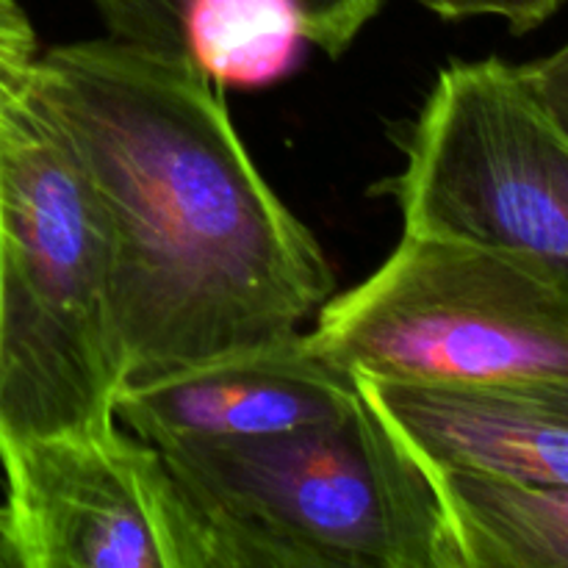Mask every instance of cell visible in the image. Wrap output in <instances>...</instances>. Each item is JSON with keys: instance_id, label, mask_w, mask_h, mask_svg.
I'll use <instances>...</instances> for the list:
<instances>
[{"instance_id": "6da1fadb", "label": "cell", "mask_w": 568, "mask_h": 568, "mask_svg": "<svg viewBox=\"0 0 568 568\" xmlns=\"http://www.w3.org/2000/svg\"><path fill=\"white\" fill-rule=\"evenodd\" d=\"M33 81L105 211L125 386L297 333L333 297L325 253L189 53L72 42Z\"/></svg>"}, {"instance_id": "7a4b0ae2", "label": "cell", "mask_w": 568, "mask_h": 568, "mask_svg": "<svg viewBox=\"0 0 568 568\" xmlns=\"http://www.w3.org/2000/svg\"><path fill=\"white\" fill-rule=\"evenodd\" d=\"M122 388L109 222L31 78L0 120V458L116 425Z\"/></svg>"}, {"instance_id": "3957f363", "label": "cell", "mask_w": 568, "mask_h": 568, "mask_svg": "<svg viewBox=\"0 0 568 568\" xmlns=\"http://www.w3.org/2000/svg\"><path fill=\"white\" fill-rule=\"evenodd\" d=\"M159 449L233 568H458L430 471L364 394L320 425Z\"/></svg>"}, {"instance_id": "277c9868", "label": "cell", "mask_w": 568, "mask_h": 568, "mask_svg": "<svg viewBox=\"0 0 568 568\" xmlns=\"http://www.w3.org/2000/svg\"><path fill=\"white\" fill-rule=\"evenodd\" d=\"M305 336L322 358L361 377H568V292L505 250L403 233L366 281L316 311Z\"/></svg>"}, {"instance_id": "5b68a950", "label": "cell", "mask_w": 568, "mask_h": 568, "mask_svg": "<svg viewBox=\"0 0 568 568\" xmlns=\"http://www.w3.org/2000/svg\"><path fill=\"white\" fill-rule=\"evenodd\" d=\"M388 181L405 233L486 244L568 292V139L499 59L438 72Z\"/></svg>"}, {"instance_id": "8992f818", "label": "cell", "mask_w": 568, "mask_h": 568, "mask_svg": "<svg viewBox=\"0 0 568 568\" xmlns=\"http://www.w3.org/2000/svg\"><path fill=\"white\" fill-rule=\"evenodd\" d=\"M0 466L26 568H233L164 453L116 425L33 438Z\"/></svg>"}, {"instance_id": "52a82bcc", "label": "cell", "mask_w": 568, "mask_h": 568, "mask_svg": "<svg viewBox=\"0 0 568 568\" xmlns=\"http://www.w3.org/2000/svg\"><path fill=\"white\" fill-rule=\"evenodd\" d=\"M358 399L355 377L297 331L125 386L116 419L153 447L239 442L336 419Z\"/></svg>"}, {"instance_id": "ba28073f", "label": "cell", "mask_w": 568, "mask_h": 568, "mask_svg": "<svg viewBox=\"0 0 568 568\" xmlns=\"http://www.w3.org/2000/svg\"><path fill=\"white\" fill-rule=\"evenodd\" d=\"M353 377L366 403L425 466L568 486V377L505 383Z\"/></svg>"}, {"instance_id": "9c48e42d", "label": "cell", "mask_w": 568, "mask_h": 568, "mask_svg": "<svg viewBox=\"0 0 568 568\" xmlns=\"http://www.w3.org/2000/svg\"><path fill=\"white\" fill-rule=\"evenodd\" d=\"M458 568H568V486L427 466Z\"/></svg>"}, {"instance_id": "30bf717a", "label": "cell", "mask_w": 568, "mask_h": 568, "mask_svg": "<svg viewBox=\"0 0 568 568\" xmlns=\"http://www.w3.org/2000/svg\"><path fill=\"white\" fill-rule=\"evenodd\" d=\"M183 37L189 59L231 87L281 81L308 42L294 0H189Z\"/></svg>"}, {"instance_id": "8fae6325", "label": "cell", "mask_w": 568, "mask_h": 568, "mask_svg": "<svg viewBox=\"0 0 568 568\" xmlns=\"http://www.w3.org/2000/svg\"><path fill=\"white\" fill-rule=\"evenodd\" d=\"M109 33L120 42L186 53L183 20L189 0H94Z\"/></svg>"}, {"instance_id": "7c38bea8", "label": "cell", "mask_w": 568, "mask_h": 568, "mask_svg": "<svg viewBox=\"0 0 568 568\" xmlns=\"http://www.w3.org/2000/svg\"><path fill=\"white\" fill-rule=\"evenodd\" d=\"M39 42L17 0H0V120L31 83L39 64Z\"/></svg>"}, {"instance_id": "4fadbf2b", "label": "cell", "mask_w": 568, "mask_h": 568, "mask_svg": "<svg viewBox=\"0 0 568 568\" xmlns=\"http://www.w3.org/2000/svg\"><path fill=\"white\" fill-rule=\"evenodd\" d=\"M294 3L303 14L305 39L327 55H342L364 31L366 22L381 11L383 0H294Z\"/></svg>"}, {"instance_id": "5bb4252c", "label": "cell", "mask_w": 568, "mask_h": 568, "mask_svg": "<svg viewBox=\"0 0 568 568\" xmlns=\"http://www.w3.org/2000/svg\"><path fill=\"white\" fill-rule=\"evenodd\" d=\"M444 20H469V17H497L508 22L514 33H527L544 26L564 0H416Z\"/></svg>"}, {"instance_id": "9a60e30c", "label": "cell", "mask_w": 568, "mask_h": 568, "mask_svg": "<svg viewBox=\"0 0 568 568\" xmlns=\"http://www.w3.org/2000/svg\"><path fill=\"white\" fill-rule=\"evenodd\" d=\"M519 75L544 114L568 139V42L555 53L519 64Z\"/></svg>"}, {"instance_id": "2e32d148", "label": "cell", "mask_w": 568, "mask_h": 568, "mask_svg": "<svg viewBox=\"0 0 568 568\" xmlns=\"http://www.w3.org/2000/svg\"><path fill=\"white\" fill-rule=\"evenodd\" d=\"M0 568H26V555L9 505H0Z\"/></svg>"}]
</instances>
